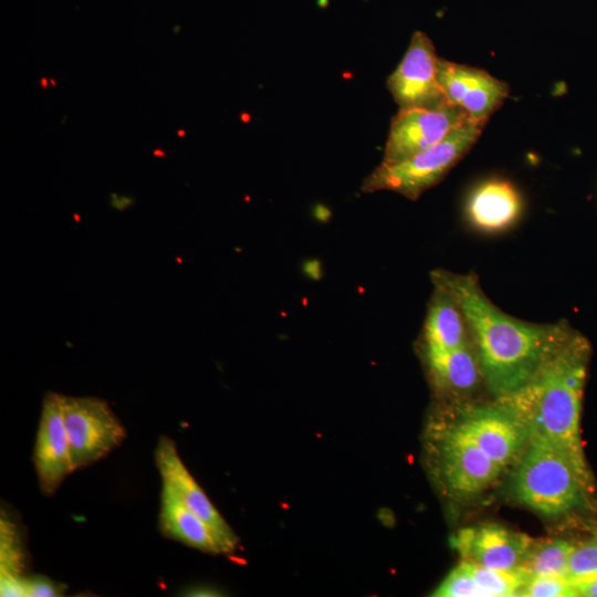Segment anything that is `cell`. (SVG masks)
<instances>
[{"label": "cell", "instance_id": "6da1fadb", "mask_svg": "<svg viewBox=\"0 0 597 597\" xmlns=\"http://www.w3.org/2000/svg\"><path fill=\"white\" fill-rule=\"evenodd\" d=\"M430 277L459 304L483 380L496 398L527 384L573 328L566 321L534 324L504 313L474 273L437 269Z\"/></svg>", "mask_w": 597, "mask_h": 597}, {"label": "cell", "instance_id": "7a4b0ae2", "mask_svg": "<svg viewBox=\"0 0 597 597\" xmlns=\"http://www.w3.org/2000/svg\"><path fill=\"white\" fill-rule=\"evenodd\" d=\"M590 353L588 339L572 328L527 384L496 398L523 425L528 441L584 457L579 422Z\"/></svg>", "mask_w": 597, "mask_h": 597}, {"label": "cell", "instance_id": "3957f363", "mask_svg": "<svg viewBox=\"0 0 597 597\" xmlns=\"http://www.w3.org/2000/svg\"><path fill=\"white\" fill-rule=\"evenodd\" d=\"M588 479L584 457L553 443L528 441L513 473L512 489L531 510L559 516L584 503Z\"/></svg>", "mask_w": 597, "mask_h": 597}, {"label": "cell", "instance_id": "277c9868", "mask_svg": "<svg viewBox=\"0 0 597 597\" xmlns=\"http://www.w3.org/2000/svg\"><path fill=\"white\" fill-rule=\"evenodd\" d=\"M486 123L469 117L437 145L398 164H380L365 178L362 190L394 191L410 200H417L425 191L439 184L469 153Z\"/></svg>", "mask_w": 597, "mask_h": 597}, {"label": "cell", "instance_id": "5b68a950", "mask_svg": "<svg viewBox=\"0 0 597 597\" xmlns=\"http://www.w3.org/2000/svg\"><path fill=\"white\" fill-rule=\"evenodd\" d=\"M61 404L74 471L101 460L126 438L125 428L104 399L61 395Z\"/></svg>", "mask_w": 597, "mask_h": 597}, {"label": "cell", "instance_id": "8992f818", "mask_svg": "<svg viewBox=\"0 0 597 597\" xmlns=\"http://www.w3.org/2000/svg\"><path fill=\"white\" fill-rule=\"evenodd\" d=\"M469 117L450 102L431 108H399L390 123L381 164H398L437 145Z\"/></svg>", "mask_w": 597, "mask_h": 597}, {"label": "cell", "instance_id": "52a82bcc", "mask_svg": "<svg viewBox=\"0 0 597 597\" xmlns=\"http://www.w3.org/2000/svg\"><path fill=\"white\" fill-rule=\"evenodd\" d=\"M438 57L431 39L416 31L402 60L386 82L399 108H431L448 102L437 80Z\"/></svg>", "mask_w": 597, "mask_h": 597}, {"label": "cell", "instance_id": "ba28073f", "mask_svg": "<svg viewBox=\"0 0 597 597\" xmlns=\"http://www.w3.org/2000/svg\"><path fill=\"white\" fill-rule=\"evenodd\" d=\"M438 450L442 480L459 496L474 495L485 490L504 469L454 425L441 433Z\"/></svg>", "mask_w": 597, "mask_h": 597}, {"label": "cell", "instance_id": "9c48e42d", "mask_svg": "<svg viewBox=\"0 0 597 597\" xmlns=\"http://www.w3.org/2000/svg\"><path fill=\"white\" fill-rule=\"evenodd\" d=\"M437 80L448 102L488 122L510 95V86L489 72L438 57Z\"/></svg>", "mask_w": 597, "mask_h": 597}, {"label": "cell", "instance_id": "30bf717a", "mask_svg": "<svg viewBox=\"0 0 597 597\" xmlns=\"http://www.w3.org/2000/svg\"><path fill=\"white\" fill-rule=\"evenodd\" d=\"M454 426L503 468L528 442L523 425L498 401L464 409Z\"/></svg>", "mask_w": 597, "mask_h": 597}, {"label": "cell", "instance_id": "8fae6325", "mask_svg": "<svg viewBox=\"0 0 597 597\" xmlns=\"http://www.w3.org/2000/svg\"><path fill=\"white\" fill-rule=\"evenodd\" d=\"M33 463L44 495L54 494L63 480L74 471L62 416L61 394L50 391L43 398Z\"/></svg>", "mask_w": 597, "mask_h": 597}, {"label": "cell", "instance_id": "7c38bea8", "mask_svg": "<svg viewBox=\"0 0 597 597\" xmlns=\"http://www.w3.org/2000/svg\"><path fill=\"white\" fill-rule=\"evenodd\" d=\"M533 540L499 524L460 530L452 546L462 561L498 570L519 569Z\"/></svg>", "mask_w": 597, "mask_h": 597}, {"label": "cell", "instance_id": "4fadbf2b", "mask_svg": "<svg viewBox=\"0 0 597 597\" xmlns=\"http://www.w3.org/2000/svg\"><path fill=\"white\" fill-rule=\"evenodd\" d=\"M155 463L160 472L163 484L167 485L188 509L214 531L228 553L233 552L238 543L235 534L189 473L178 455L176 443L167 436H160L158 440Z\"/></svg>", "mask_w": 597, "mask_h": 597}, {"label": "cell", "instance_id": "5bb4252c", "mask_svg": "<svg viewBox=\"0 0 597 597\" xmlns=\"http://www.w3.org/2000/svg\"><path fill=\"white\" fill-rule=\"evenodd\" d=\"M523 210L517 189L507 180L491 178L479 184L469 195L465 218L476 230L488 233L512 227Z\"/></svg>", "mask_w": 597, "mask_h": 597}, {"label": "cell", "instance_id": "9a60e30c", "mask_svg": "<svg viewBox=\"0 0 597 597\" xmlns=\"http://www.w3.org/2000/svg\"><path fill=\"white\" fill-rule=\"evenodd\" d=\"M423 322L420 345L422 352H448L470 342L464 315L454 297L441 285L432 283Z\"/></svg>", "mask_w": 597, "mask_h": 597}, {"label": "cell", "instance_id": "2e32d148", "mask_svg": "<svg viewBox=\"0 0 597 597\" xmlns=\"http://www.w3.org/2000/svg\"><path fill=\"white\" fill-rule=\"evenodd\" d=\"M159 530L164 536L209 554L228 553L214 531L165 484L161 490Z\"/></svg>", "mask_w": 597, "mask_h": 597}, {"label": "cell", "instance_id": "e0dca14e", "mask_svg": "<svg viewBox=\"0 0 597 597\" xmlns=\"http://www.w3.org/2000/svg\"><path fill=\"white\" fill-rule=\"evenodd\" d=\"M433 386L460 397L471 394L483 379L471 341L448 352H422Z\"/></svg>", "mask_w": 597, "mask_h": 597}, {"label": "cell", "instance_id": "ac0fdd59", "mask_svg": "<svg viewBox=\"0 0 597 597\" xmlns=\"http://www.w3.org/2000/svg\"><path fill=\"white\" fill-rule=\"evenodd\" d=\"M573 547L572 543L561 538L532 541L520 568L530 577L566 578Z\"/></svg>", "mask_w": 597, "mask_h": 597}, {"label": "cell", "instance_id": "d6986e66", "mask_svg": "<svg viewBox=\"0 0 597 597\" xmlns=\"http://www.w3.org/2000/svg\"><path fill=\"white\" fill-rule=\"evenodd\" d=\"M475 582L485 590L488 597L519 596L530 576L522 569L498 570L463 561Z\"/></svg>", "mask_w": 597, "mask_h": 597}, {"label": "cell", "instance_id": "ffe728a7", "mask_svg": "<svg viewBox=\"0 0 597 597\" xmlns=\"http://www.w3.org/2000/svg\"><path fill=\"white\" fill-rule=\"evenodd\" d=\"M566 579L575 586L597 579V536L574 545Z\"/></svg>", "mask_w": 597, "mask_h": 597}, {"label": "cell", "instance_id": "44dd1931", "mask_svg": "<svg viewBox=\"0 0 597 597\" xmlns=\"http://www.w3.org/2000/svg\"><path fill=\"white\" fill-rule=\"evenodd\" d=\"M436 597H488L462 561L433 591Z\"/></svg>", "mask_w": 597, "mask_h": 597}, {"label": "cell", "instance_id": "7402d4cb", "mask_svg": "<svg viewBox=\"0 0 597 597\" xmlns=\"http://www.w3.org/2000/svg\"><path fill=\"white\" fill-rule=\"evenodd\" d=\"M524 597H573L577 590L564 577H530L523 585L520 595Z\"/></svg>", "mask_w": 597, "mask_h": 597}, {"label": "cell", "instance_id": "603a6c76", "mask_svg": "<svg viewBox=\"0 0 597 597\" xmlns=\"http://www.w3.org/2000/svg\"><path fill=\"white\" fill-rule=\"evenodd\" d=\"M23 589L24 596L54 597L63 595V593L66 590V586L45 576L36 575L32 577H24Z\"/></svg>", "mask_w": 597, "mask_h": 597}, {"label": "cell", "instance_id": "cb8c5ba5", "mask_svg": "<svg viewBox=\"0 0 597 597\" xmlns=\"http://www.w3.org/2000/svg\"><path fill=\"white\" fill-rule=\"evenodd\" d=\"M578 596L597 597V579L576 587Z\"/></svg>", "mask_w": 597, "mask_h": 597}, {"label": "cell", "instance_id": "d4e9b609", "mask_svg": "<svg viewBox=\"0 0 597 597\" xmlns=\"http://www.w3.org/2000/svg\"><path fill=\"white\" fill-rule=\"evenodd\" d=\"M49 82H50V80H48L46 77L43 76V77L40 78V86L42 88H46L49 86Z\"/></svg>", "mask_w": 597, "mask_h": 597}, {"label": "cell", "instance_id": "484cf974", "mask_svg": "<svg viewBox=\"0 0 597 597\" xmlns=\"http://www.w3.org/2000/svg\"><path fill=\"white\" fill-rule=\"evenodd\" d=\"M154 155H156V156H161V157H163V156H165V151H163V150H160V149H155V150H154Z\"/></svg>", "mask_w": 597, "mask_h": 597}, {"label": "cell", "instance_id": "4316f807", "mask_svg": "<svg viewBox=\"0 0 597 597\" xmlns=\"http://www.w3.org/2000/svg\"><path fill=\"white\" fill-rule=\"evenodd\" d=\"M177 134H178V136L182 137V136L185 135V132H184L182 129H179V130L177 132Z\"/></svg>", "mask_w": 597, "mask_h": 597}, {"label": "cell", "instance_id": "83f0119b", "mask_svg": "<svg viewBox=\"0 0 597 597\" xmlns=\"http://www.w3.org/2000/svg\"><path fill=\"white\" fill-rule=\"evenodd\" d=\"M50 83H51L52 86L56 85V82L53 78H50Z\"/></svg>", "mask_w": 597, "mask_h": 597}]
</instances>
